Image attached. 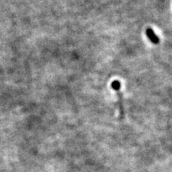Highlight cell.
<instances>
[{"label": "cell", "instance_id": "1", "mask_svg": "<svg viewBox=\"0 0 172 172\" xmlns=\"http://www.w3.org/2000/svg\"><path fill=\"white\" fill-rule=\"evenodd\" d=\"M146 32H147V37L150 38V40L153 42V43H155V44L159 43V39L158 37L155 34L154 31H153L151 28H148V29L146 30Z\"/></svg>", "mask_w": 172, "mask_h": 172}, {"label": "cell", "instance_id": "2", "mask_svg": "<svg viewBox=\"0 0 172 172\" xmlns=\"http://www.w3.org/2000/svg\"><path fill=\"white\" fill-rule=\"evenodd\" d=\"M112 87H113L116 91L120 90V81H113V83H112Z\"/></svg>", "mask_w": 172, "mask_h": 172}]
</instances>
